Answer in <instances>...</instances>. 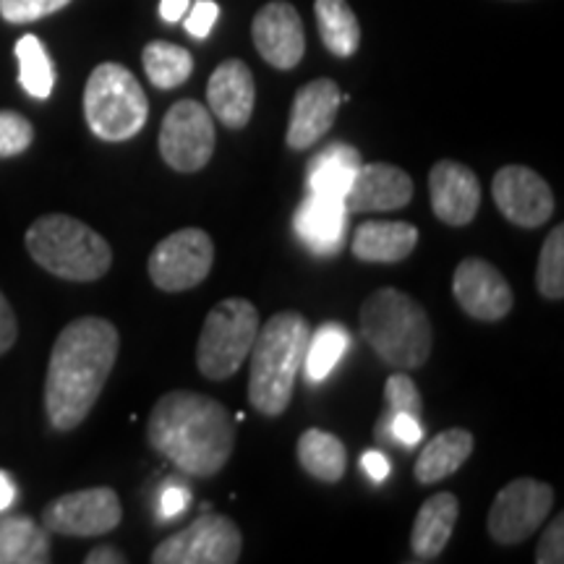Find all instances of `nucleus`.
<instances>
[{"instance_id": "nucleus-7", "label": "nucleus", "mask_w": 564, "mask_h": 564, "mask_svg": "<svg viewBox=\"0 0 564 564\" xmlns=\"http://www.w3.org/2000/svg\"><path fill=\"white\" fill-rule=\"evenodd\" d=\"M259 312L246 299H225L204 319L196 366L212 382H225L249 358L259 333Z\"/></svg>"}, {"instance_id": "nucleus-20", "label": "nucleus", "mask_w": 564, "mask_h": 564, "mask_svg": "<svg viewBox=\"0 0 564 564\" xmlns=\"http://www.w3.org/2000/svg\"><path fill=\"white\" fill-rule=\"evenodd\" d=\"M209 112L225 129H243L253 116L257 84L251 68L243 61L230 58L212 70L207 84Z\"/></svg>"}, {"instance_id": "nucleus-41", "label": "nucleus", "mask_w": 564, "mask_h": 564, "mask_svg": "<svg viewBox=\"0 0 564 564\" xmlns=\"http://www.w3.org/2000/svg\"><path fill=\"white\" fill-rule=\"evenodd\" d=\"M84 562L87 564H123L126 554L116 546H97V549H91Z\"/></svg>"}, {"instance_id": "nucleus-19", "label": "nucleus", "mask_w": 564, "mask_h": 564, "mask_svg": "<svg viewBox=\"0 0 564 564\" xmlns=\"http://www.w3.org/2000/svg\"><path fill=\"white\" fill-rule=\"evenodd\" d=\"M348 207L345 199H333V196L308 194L295 212V232L301 243L316 257H335L348 241Z\"/></svg>"}, {"instance_id": "nucleus-39", "label": "nucleus", "mask_w": 564, "mask_h": 564, "mask_svg": "<svg viewBox=\"0 0 564 564\" xmlns=\"http://www.w3.org/2000/svg\"><path fill=\"white\" fill-rule=\"evenodd\" d=\"M361 468L373 484H382L387 481V476H390L392 465H390V457L384 453H379V449H369V453H364L361 457Z\"/></svg>"}, {"instance_id": "nucleus-34", "label": "nucleus", "mask_w": 564, "mask_h": 564, "mask_svg": "<svg viewBox=\"0 0 564 564\" xmlns=\"http://www.w3.org/2000/svg\"><path fill=\"white\" fill-rule=\"evenodd\" d=\"M70 0H0V17L9 24H32L66 9Z\"/></svg>"}, {"instance_id": "nucleus-14", "label": "nucleus", "mask_w": 564, "mask_h": 564, "mask_svg": "<svg viewBox=\"0 0 564 564\" xmlns=\"http://www.w3.org/2000/svg\"><path fill=\"white\" fill-rule=\"evenodd\" d=\"M453 293L460 308L478 322H499L512 312V288L505 274L481 257H468L457 264Z\"/></svg>"}, {"instance_id": "nucleus-1", "label": "nucleus", "mask_w": 564, "mask_h": 564, "mask_svg": "<svg viewBox=\"0 0 564 564\" xmlns=\"http://www.w3.org/2000/svg\"><path fill=\"white\" fill-rule=\"evenodd\" d=\"M118 348L116 324L102 316H82L63 329L45 379V411L53 429L70 432L87 419L108 384Z\"/></svg>"}, {"instance_id": "nucleus-31", "label": "nucleus", "mask_w": 564, "mask_h": 564, "mask_svg": "<svg viewBox=\"0 0 564 564\" xmlns=\"http://www.w3.org/2000/svg\"><path fill=\"white\" fill-rule=\"evenodd\" d=\"M535 285H539V293L549 301L564 299V225H556L549 232L544 246H541Z\"/></svg>"}, {"instance_id": "nucleus-28", "label": "nucleus", "mask_w": 564, "mask_h": 564, "mask_svg": "<svg viewBox=\"0 0 564 564\" xmlns=\"http://www.w3.org/2000/svg\"><path fill=\"white\" fill-rule=\"evenodd\" d=\"M350 348V333L337 322L322 324L316 333H312L306 345V356H303V373L312 384H319L329 373L335 371V366L340 364V358Z\"/></svg>"}, {"instance_id": "nucleus-33", "label": "nucleus", "mask_w": 564, "mask_h": 564, "mask_svg": "<svg viewBox=\"0 0 564 564\" xmlns=\"http://www.w3.org/2000/svg\"><path fill=\"white\" fill-rule=\"evenodd\" d=\"M34 141V129L21 112L0 110V160L17 158L26 152Z\"/></svg>"}, {"instance_id": "nucleus-21", "label": "nucleus", "mask_w": 564, "mask_h": 564, "mask_svg": "<svg viewBox=\"0 0 564 564\" xmlns=\"http://www.w3.org/2000/svg\"><path fill=\"white\" fill-rule=\"evenodd\" d=\"M457 514H460V502L449 491L434 494L421 505L411 531V549L419 560H440L453 539Z\"/></svg>"}, {"instance_id": "nucleus-12", "label": "nucleus", "mask_w": 564, "mask_h": 564, "mask_svg": "<svg viewBox=\"0 0 564 564\" xmlns=\"http://www.w3.org/2000/svg\"><path fill=\"white\" fill-rule=\"evenodd\" d=\"M121 518L123 507L118 494L110 486H97L53 499L42 512V525L51 533L89 539V535L110 533L112 528L121 525Z\"/></svg>"}, {"instance_id": "nucleus-8", "label": "nucleus", "mask_w": 564, "mask_h": 564, "mask_svg": "<svg viewBox=\"0 0 564 564\" xmlns=\"http://www.w3.org/2000/svg\"><path fill=\"white\" fill-rule=\"evenodd\" d=\"M243 552L241 528L225 514L204 510L192 525L173 533L152 552L154 564H236Z\"/></svg>"}, {"instance_id": "nucleus-4", "label": "nucleus", "mask_w": 564, "mask_h": 564, "mask_svg": "<svg viewBox=\"0 0 564 564\" xmlns=\"http://www.w3.org/2000/svg\"><path fill=\"white\" fill-rule=\"evenodd\" d=\"M361 335L392 369H421L432 356V322L419 301L394 288H382L364 301Z\"/></svg>"}, {"instance_id": "nucleus-5", "label": "nucleus", "mask_w": 564, "mask_h": 564, "mask_svg": "<svg viewBox=\"0 0 564 564\" xmlns=\"http://www.w3.org/2000/svg\"><path fill=\"white\" fill-rule=\"evenodd\" d=\"M24 243L42 270L70 282L100 280L112 264L110 243L70 215H42L26 230Z\"/></svg>"}, {"instance_id": "nucleus-42", "label": "nucleus", "mask_w": 564, "mask_h": 564, "mask_svg": "<svg viewBox=\"0 0 564 564\" xmlns=\"http://www.w3.org/2000/svg\"><path fill=\"white\" fill-rule=\"evenodd\" d=\"M17 502V484L11 481V476L6 470H0V512H6Z\"/></svg>"}, {"instance_id": "nucleus-25", "label": "nucleus", "mask_w": 564, "mask_h": 564, "mask_svg": "<svg viewBox=\"0 0 564 564\" xmlns=\"http://www.w3.org/2000/svg\"><path fill=\"white\" fill-rule=\"evenodd\" d=\"M51 539L47 528H40L24 514H9L0 520V564H47Z\"/></svg>"}, {"instance_id": "nucleus-10", "label": "nucleus", "mask_w": 564, "mask_h": 564, "mask_svg": "<svg viewBox=\"0 0 564 564\" xmlns=\"http://www.w3.org/2000/svg\"><path fill=\"white\" fill-rule=\"evenodd\" d=\"M215 264V243L202 228L171 232L150 253V278L160 291L183 293L202 285Z\"/></svg>"}, {"instance_id": "nucleus-40", "label": "nucleus", "mask_w": 564, "mask_h": 564, "mask_svg": "<svg viewBox=\"0 0 564 564\" xmlns=\"http://www.w3.org/2000/svg\"><path fill=\"white\" fill-rule=\"evenodd\" d=\"M188 6H192V0H160V19L167 24H178L186 17Z\"/></svg>"}, {"instance_id": "nucleus-6", "label": "nucleus", "mask_w": 564, "mask_h": 564, "mask_svg": "<svg viewBox=\"0 0 564 564\" xmlns=\"http://www.w3.org/2000/svg\"><path fill=\"white\" fill-rule=\"evenodd\" d=\"M84 118L102 141H129L144 129L150 100L137 76L121 63H100L84 89Z\"/></svg>"}, {"instance_id": "nucleus-13", "label": "nucleus", "mask_w": 564, "mask_h": 564, "mask_svg": "<svg viewBox=\"0 0 564 564\" xmlns=\"http://www.w3.org/2000/svg\"><path fill=\"white\" fill-rule=\"evenodd\" d=\"M494 202L505 220L520 228H541L554 215V194L539 173L523 165H507L494 175Z\"/></svg>"}, {"instance_id": "nucleus-30", "label": "nucleus", "mask_w": 564, "mask_h": 564, "mask_svg": "<svg viewBox=\"0 0 564 564\" xmlns=\"http://www.w3.org/2000/svg\"><path fill=\"white\" fill-rule=\"evenodd\" d=\"M13 53L19 61V84L26 95H32L34 100H47L55 87V66L42 40L34 34H24Z\"/></svg>"}, {"instance_id": "nucleus-15", "label": "nucleus", "mask_w": 564, "mask_h": 564, "mask_svg": "<svg viewBox=\"0 0 564 564\" xmlns=\"http://www.w3.org/2000/svg\"><path fill=\"white\" fill-rule=\"evenodd\" d=\"M253 45L272 68L291 70L306 53V34L295 6L285 0H272L253 17L251 24Z\"/></svg>"}, {"instance_id": "nucleus-11", "label": "nucleus", "mask_w": 564, "mask_h": 564, "mask_svg": "<svg viewBox=\"0 0 564 564\" xmlns=\"http://www.w3.org/2000/svg\"><path fill=\"white\" fill-rule=\"evenodd\" d=\"M554 507V489L539 478H514L494 499L486 528L502 546L523 544L539 531Z\"/></svg>"}, {"instance_id": "nucleus-38", "label": "nucleus", "mask_w": 564, "mask_h": 564, "mask_svg": "<svg viewBox=\"0 0 564 564\" xmlns=\"http://www.w3.org/2000/svg\"><path fill=\"white\" fill-rule=\"evenodd\" d=\"M17 335H19L17 314H13L11 303L6 301V295L0 293V356L13 348V343H17Z\"/></svg>"}, {"instance_id": "nucleus-32", "label": "nucleus", "mask_w": 564, "mask_h": 564, "mask_svg": "<svg viewBox=\"0 0 564 564\" xmlns=\"http://www.w3.org/2000/svg\"><path fill=\"white\" fill-rule=\"evenodd\" d=\"M394 413H411L419 415L423 413V400L419 387L408 373H392L384 384V411L379 415V421L390 419Z\"/></svg>"}, {"instance_id": "nucleus-35", "label": "nucleus", "mask_w": 564, "mask_h": 564, "mask_svg": "<svg viewBox=\"0 0 564 564\" xmlns=\"http://www.w3.org/2000/svg\"><path fill=\"white\" fill-rule=\"evenodd\" d=\"M217 19H220V6L215 0H196L194 6H188L183 26L194 40H207Z\"/></svg>"}, {"instance_id": "nucleus-22", "label": "nucleus", "mask_w": 564, "mask_h": 564, "mask_svg": "<svg viewBox=\"0 0 564 564\" xmlns=\"http://www.w3.org/2000/svg\"><path fill=\"white\" fill-rule=\"evenodd\" d=\"M419 243V228L408 223H364L350 241L352 257L371 264H398Z\"/></svg>"}, {"instance_id": "nucleus-36", "label": "nucleus", "mask_w": 564, "mask_h": 564, "mask_svg": "<svg viewBox=\"0 0 564 564\" xmlns=\"http://www.w3.org/2000/svg\"><path fill=\"white\" fill-rule=\"evenodd\" d=\"M539 564H562L564 562V518L556 514L554 523L541 533L539 549H535Z\"/></svg>"}, {"instance_id": "nucleus-29", "label": "nucleus", "mask_w": 564, "mask_h": 564, "mask_svg": "<svg viewBox=\"0 0 564 564\" xmlns=\"http://www.w3.org/2000/svg\"><path fill=\"white\" fill-rule=\"evenodd\" d=\"M147 76L158 89H175L188 82L194 70V55L186 47L173 45V42L154 40L141 53Z\"/></svg>"}, {"instance_id": "nucleus-9", "label": "nucleus", "mask_w": 564, "mask_h": 564, "mask_svg": "<svg viewBox=\"0 0 564 564\" xmlns=\"http://www.w3.org/2000/svg\"><path fill=\"white\" fill-rule=\"evenodd\" d=\"M215 116L196 100H178L160 126V154L173 171L199 173L215 154Z\"/></svg>"}, {"instance_id": "nucleus-24", "label": "nucleus", "mask_w": 564, "mask_h": 564, "mask_svg": "<svg viewBox=\"0 0 564 564\" xmlns=\"http://www.w3.org/2000/svg\"><path fill=\"white\" fill-rule=\"evenodd\" d=\"M361 165V152H358L356 147L343 144V141L324 147V150L308 162V194L345 199V194L350 192L352 178H356V171Z\"/></svg>"}, {"instance_id": "nucleus-23", "label": "nucleus", "mask_w": 564, "mask_h": 564, "mask_svg": "<svg viewBox=\"0 0 564 564\" xmlns=\"http://www.w3.org/2000/svg\"><path fill=\"white\" fill-rule=\"evenodd\" d=\"M476 440L468 429H447V432L436 434L434 440L426 442V447L421 449L419 460H415L413 476L415 481L429 486L440 484L444 478H449L463 468V463L468 460L474 453Z\"/></svg>"}, {"instance_id": "nucleus-16", "label": "nucleus", "mask_w": 564, "mask_h": 564, "mask_svg": "<svg viewBox=\"0 0 564 564\" xmlns=\"http://www.w3.org/2000/svg\"><path fill=\"white\" fill-rule=\"evenodd\" d=\"M429 196L436 220L463 228L481 207V183L468 165L455 160H440L429 173Z\"/></svg>"}, {"instance_id": "nucleus-37", "label": "nucleus", "mask_w": 564, "mask_h": 564, "mask_svg": "<svg viewBox=\"0 0 564 564\" xmlns=\"http://www.w3.org/2000/svg\"><path fill=\"white\" fill-rule=\"evenodd\" d=\"M188 502H192V494H188L186 486H165L160 494V520L181 518L186 512Z\"/></svg>"}, {"instance_id": "nucleus-26", "label": "nucleus", "mask_w": 564, "mask_h": 564, "mask_svg": "<svg viewBox=\"0 0 564 564\" xmlns=\"http://www.w3.org/2000/svg\"><path fill=\"white\" fill-rule=\"evenodd\" d=\"M299 463L316 481L337 484L348 468V453L340 436L324 432V429H308L299 440Z\"/></svg>"}, {"instance_id": "nucleus-17", "label": "nucleus", "mask_w": 564, "mask_h": 564, "mask_svg": "<svg viewBox=\"0 0 564 564\" xmlns=\"http://www.w3.org/2000/svg\"><path fill=\"white\" fill-rule=\"evenodd\" d=\"M340 105L343 91L333 79H314L301 87L295 91L291 121H288V147L295 152L314 147L335 126Z\"/></svg>"}, {"instance_id": "nucleus-3", "label": "nucleus", "mask_w": 564, "mask_h": 564, "mask_svg": "<svg viewBox=\"0 0 564 564\" xmlns=\"http://www.w3.org/2000/svg\"><path fill=\"white\" fill-rule=\"evenodd\" d=\"M308 337L312 327L299 312H280L259 324L257 340L249 352V403L262 415L274 419L291 405Z\"/></svg>"}, {"instance_id": "nucleus-18", "label": "nucleus", "mask_w": 564, "mask_h": 564, "mask_svg": "<svg viewBox=\"0 0 564 564\" xmlns=\"http://www.w3.org/2000/svg\"><path fill=\"white\" fill-rule=\"evenodd\" d=\"M413 199V178L403 167L369 162L356 171L350 192L345 194L348 212H394Z\"/></svg>"}, {"instance_id": "nucleus-27", "label": "nucleus", "mask_w": 564, "mask_h": 564, "mask_svg": "<svg viewBox=\"0 0 564 564\" xmlns=\"http://www.w3.org/2000/svg\"><path fill=\"white\" fill-rule=\"evenodd\" d=\"M319 37L337 58H350L361 45V24L348 6V0H316L314 3Z\"/></svg>"}, {"instance_id": "nucleus-2", "label": "nucleus", "mask_w": 564, "mask_h": 564, "mask_svg": "<svg viewBox=\"0 0 564 564\" xmlns=\"http://www.w3.org/2000/svg\"><path fill=\"white\" fill-rule=\"evenodd\" d=\"M147 440L183 474L209 478L220 474L236 449V419L209 394L173 390L154 403Z\"/></svg>"}]
</instances>
